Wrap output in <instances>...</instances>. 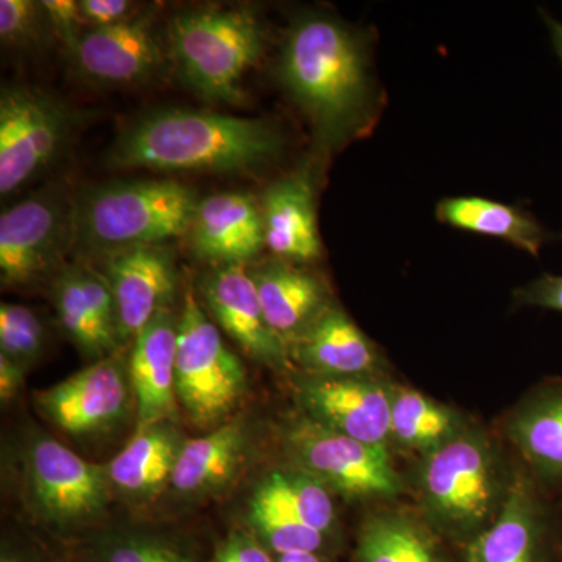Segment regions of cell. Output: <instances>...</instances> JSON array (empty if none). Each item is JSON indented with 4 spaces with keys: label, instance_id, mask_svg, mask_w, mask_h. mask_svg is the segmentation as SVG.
I'll return each instance as SVG.
<instances>
[{
    "label": "cell",
    "instance_id": "1",
    "mask_svg": "<svg viewBox=\"0 0 562 562\" xmlns=\"http://www.w3.org/2000/svg\"><path fill=\"white\" fill-rule=\"evenodd\" d=\"M279 76L312 121L321 147L335 149L371 122L375 94L368 44L342 21L312 11L295 18Z\"/></svg>",
    "mask_w": 562,
    "mask_h": 562
},
{
    "label": "cell",
    "instance_id": "2",
    "mask_svg": "<svg viewBox=\"0 0 562 562\" xmlns=\"http://www.w3.org/2000/svg\"><path fill=\"white\" fill-rule=\"evenodd\" d=\"M280 132L265 120L211 111L155 110L132 121L109 151L111 166L162 172H258L279 158Z\"/></svg>",
    "mask_w": 562,
    "mask_h": 562
},
{
    "label": "cell",
    "instance_id": "3",
    "mask_svg": "<svg viewBox=\"0 0 562 562\" xmlns=\"http://www.w3.org/2000/svg\"><path fill=\"white\" fill-rule=\"evenodd\" d=\"M516 469L480 425L417 462L414 495L422 519L439 536L469 543L508 501Z\"/></svg>",
    "mask_w": 562,
    "mask_h": 562
},
{
    "label": "cell",
    "instance_id": "4",
    "mask_svg": "<svg viewBox=\"0 0 562 562\" xmlns=\"http://www.w3.org/2000/svg\"><path fill=\"white\" fill-rule=\"evenodd\" d=\"M198 194L172 180L102 184L76 203L77 243L110 254L138 246H162L190 233Z\"/></svg>",
    "mask_w": 562,
    "mask_h": 562
},
{
    "label": "cell",
    "instance_id": "5",
    "mask_svg": "<svg viewBox=\"0 0 562 562\" xmlns=\"http://www.w3.org/2000/svg\"><path fill=\"white\" fill-rule=\"evenodd\" d=\"M168 35L173 65L192 91L205 101H243V77L265 54V29L254 11H184L172 18Z\"/></svg>",
    "mask_w": 562,
    "mask_h": 562
},
{
    "label": "cell",
    "instance_id": "6",
    "mask_svg": "<svg viewBox=\"0 0 562 562\" xmlns=\"http://www.w3.org/2000/svg\"><path fill=\"white\" fill-rule=\"evenodd\" d=\"M246 368L222 339L191 290L184 294L177 342L176 394L195 427L217 428L241 402Z\"/></svg>",
    "mask_w": 562,
    "mask_h": 562
},
{
    "label": "cell",
    "instance_id": "7",
    "mask_svg": "<svg viewBox=\"0 0 562 562\" xmlns=\"http://www.w3.org/2000/svg\"><path fill=\"white\" fill-rule=\"evenodd\" d=\"M286 432L292 464L312 473L333 494L351 501H392L402 494L391 449L339 435L305 416Z\"/></svg>",
    "mask_w": 562,
    "mask_h": 562
},
{
    "label": "cell",
    "instance_id": "8",
    "mask_svg": "<svg viewBox=\"0 0 562 562\" xmlns=\"http://www.w3.org/2000/svg\"><path fill=\"white\" fill-rule=\"evenodd\" d=\"M74 116L49 92L9 85L0 92V194L20 190L60 154Z\"/></svg>",
    "mask_w": 562,
    "mask_h": 562
},
{
    "label": "cell",
    "instance_id": "9",
    "mask_svg": "<svg viewBox=\"0 0 562 562\" xmlns=\"http://www.w3.org/2000/svg\"><path fill=\"white\" fill-rule=\"evenodd\" d=\"M29 498L43 522L80 527L109 506L113 483L109 465L92 464L61 442L40 438L25 457Z\"/></svg>",
    "mask_w": 562,
    "mask_h": 562
},
{
    "label": "cell",
    "instance_id": "10",
    "mask_svg": "<svg viewBox=\"0 0 562 562\" xmlns=\"http://www.w3.org/2000/svg\"><path fill=\"white\" fill-rule=\"evenodd\" d=\"M77 241L76 205L61 190L41 191L0 216V276L24 286L58 268Z\"/></svg>",
    "mask_w": 562,
    "mask_h": 562
},
{
    "label": "cell",
    "instance_id": "11",
    "mask_svg": "<svg viewBox=\"0 0 562 562\" xmlns=\"http://www.w3.org/2000/svg\"><path fill=\"white\" fill-rule=\"evenodd\" d=\"M391 387L383 376H303L297 401L306 419L357 441L391 449Z\"/></svg>",
    "mask_w": 562,
    "mask_h": 562
},
{
    "label": "cell",
    "instance_id": "12",
    "mask_svg": "<svg viewBox=\"0 0 562 562\" xmlns=\"http://www.w3.org/2000/svg\"><path fill=\"white\" fill-rule=\"evenodd\" d=\"M128 383V368L121 358H102L55 386L36 392L35 405L47 420L69 435H98L124 419Z\"/></svg>",
    "mask_w": 562,
    "mask_h": 562
},
{
    "label": "cell",
    "instance_id": "13",
    "mask_svg": "<svg viewBox=\"0 0 562 562\" xmlns=\"http://www.w3.org/2000/svg\"><path fill=\"white\" fill-rule=\"evenodd\" d=\"M103 277L116 303L122 341L135 339L176 297V261L169 247L110 251L105 254Z\"/></svg>",
    "mask_w": 562,
    "mask_h": 562
},
{
    "label": "cell",
    "instance_id": "14",
    "mask_svg": "<svg viewBox=\"0 0 562 562\" xmlns=\"http://www.w3.org/2000/svg\"><path fill=\"white\" fill-rule=\"evenodd\" d=\"M69 55L81 79L95 87H132L149 81L168 57L144 16L81 33Z\"/></svg>",
    "mask_w": 562,
    "mask_h": 562
},
{
    "label": "cell",
    "instance_id": "15",
    "mask_svg": "<svg viewBox=\"0 0 562 562\" xmlns=\"http://www.w3.org/2000/svg\"><path fill=\"white\" fill-rule=\"evenodd\" d=\"M203 295L222 330L244 353L277 371L290 368V346L272 330L246 266H221L203 283Z\"/></svg>",
    "mask_w": 562,
    "mask_h": 562
},
{
    "label": "cell",
    "instance_id": "16",
    "mask_svg": "<svg viewBox=\"0 0 562 562\" xmlns=\"http://www.w3.org/2000/svg\"><path fill=\"white\" fill-rule=\"evenodd\" d=\"M542 487L516 469L508 501L483 532L465 543L464 562H546L549 509Z\"/></svg>",
    "mask_w": 562,
    "mask_h": 562
},
{
    "label": "cell",
    "instance_id": "17",
    "mask_svg": "<svg viewBox=\"0 0 562 562\" xmlns=\"http://www.w3.org/2000/svg\"><path fill=\"white\" fill-rule=\"evenodd\" d=\"M524 469L541 487H562V379L536 384L502 422Z\"/></svg>",
    "mask_w": 562,
    "mask_h": 562
},
{
    "label": "cell",
    "instance_id": "18",
    "mask_svg": "<svg viewBox=\"0 0 562 562\" xmlns=\"http://www.w3.org/2000/svg\"><path fill=\"white\" fill-rule=\"evenodd\" d=\"M179 321L166 310L133 339L128 376L138 412V431L161 422H176Z\"/></svg>",
    "mask_w": 562,
    "mask_h": 562
},
{
    "label": "cell",
    "instance_id": "19",
    "mask_svg": "<svg viewBox=\"0 0 562 562\" xmlns=\"http://www.w3.org/2000/svg\"><path fill=\"white\" fill-rule=\"evenodd\" d=\"M192 249L221 266H246L266 247L260 203L244 192L202 199L190 228Z\"/></svg>",
    "mask_w": 562,
    "mask_h": 562
},
{
    "label": "cell",
    "instance_id": "20",
    "mask_svg": "<svg viewBox=\"0 0 562 562\" xmlns=\"http://www.w3.org/2000/svg\"><path fill=\"white\" fill-rule=\"evenodd\" d=\"M290 350L291 358L302 366L306 375L383 376L384 360L375 344L333 303L297 341L291 344Z\"/></svg>",
    "mask_w": 562,
    "mask_h": 562
},
{
    "label": "cell",
    "instance_id": "21",
    "mask_svg": "<svg viewBox=\"0 0 562 562\" xmlns=\"http://www.w3.org/2000/svg\"><path fill=\"white\" fill-rule=\"evenodd\" d=\"M54 295L63 328L81 353L106 358L116 349L121 339L116 303L103 273L77 266L63 269Z\"/></svg>",
    "mask_w": 562,
    "mask_h": 562
},
{
    "label": "cell",
    "instance_id": "22",
    "mask_svg": "<svg viewBox=\"0 0 562 562\" xmlns=\"http://www.w3.org/2000/svg\"><path fill=\"white\" fill-rule=\"evenodd\" d=\"M247 271L257 286L266 319L290 347L333 303L324 280L294 262L276 258Z\"/></svg>",
    "mask_w": 562,
    "mask_h": 562
},
{
    "label": "cell",
    "instance_id": "23",
    "mask_svg": "<svg viewBox=\"0 0 562 562\" xmlns=\"http://www.w3.org/2000/svg\"><path fill=\"white\" fill-rule=\"evenodd\" d=\"M260 206L266 247L279 260L294 265L319 260L322 243L308 172L292 173L272 183Z\"/></svg>",
    "mask_w": 562,
    "mask_h": 562
},
{
    "label": "cell",
    "instance_id": "24",
    "mask_svg": "<svg viewBox=\"0 0 562 562\" xmlns=\"http://www.w3.org/2000/svg\"><path fill=\"white\" fill-rule=\"evenodd\" d=\"M249 435L241 422H225L181 449L171 487L180 497L203 498L224 491L241 471Z\"/></svg>",
    "mask_w": 562,
    "mask_h": 562
},
{
    "label": "cell",
    "instance_id": "25",
    "mask_svg": "<svg viewBox=\"0 0 562 562\" xmlns=\"http://www.w3.org/2000/svg\"><path fill=\"white\" fill-rule=\"evenodd\" d=\"M184 442L187 439L173 422H161L139 430L109 464L113 490L133 503L155 501L171 486Z\"/></svg>",
    "mask_w": 562,
    "mask_h": 562
},
{
    "label": "cell",
    "instance_id": "26",
    "mask_svg": "<svg viewBox=\"0 0 562 562\" xmlns=\"http://www.w3.org/2000/svg\"><path fill=\"white\" fill-rule=\"evenodd\" d=\"M472 422L453 406L424 392L392 383L391 446L416 454L419 460L439 452L472 427Z\"/></svg>",
    "mask_w": 562,
    "mask_h": 562
},
{
    "label": "cell",
    "instance_id": "27",
    "mask_svg": "<svg viewBox=\"0 0 562 562\" xmlns=\"http://www.w3.org/2000/svg\"><path fill=\"white\" fill-rule=\"evenodd\" d=\"M436 216L450 227L503 239L536 258L546 244L562 238L547 231L527 211L475 195L443 199L436 210Z\"/></svg>",
    "mask_w": 562,
    "mask_h": 562
},
{
    "label": "cell",
    "instance_id": "28",
    "mask_svg": "<svg viewBox=\"0 0 562 562\" xmlns=\"http://www.w3.org/2000/svg\"><path fill=\"white\" fill-rule=\"evenodd\" d=\"M357 562H449L439 535L420 514L382 512L362 525Z\"/></svg>",
    "mask_w": 562,
    "mask_h": 562
},
{
    "label": "cell",
    "instance_id": "29",
    "mask_svg": "<svg viewBox=\"0 0 562 562\" xmlns=\"http://www.w3.org/2000/svg\"><path fill=\"white\" fill-rule=\"evenodd\" d=\"M250 501L286 514L327 538L338 525L333 492L312 473L294 464L269 472L255 487Z\"/></svg>",
    "mask_w": 562,
    "mask_h": 562
},
{
    "label": "cell",
    "instance_id": "30",
    "mask_svg": "<svg viewBox=\"0 0 562 562\" xmlns=\"http://www.w3.org/2000/svg\"><path fill=\"white\" fill-rule=\"evenodd\" d=\"M247 524L249 531L277 557L292 552L321 553L328 539L308 525L255 501L249 502Z\"/></svg>",
    "mask_w": 562,
    "mask_h": 562
},
{
    "label": "cell",
    "instance_id": "31",
    "mask_svg": "<svg viewBox=\"0 0 562 562\" xmlns=\"http://www.w3.org/2000/svg\"><path fill=\"white\" fill-rule=\"evenodd\" d=\"M44 347V327L31 308L18 303L0 306V349L18 364L27 366Z\"/></svg>",
    "mask_w": 562,
    "mask_h": 562
},
{
    "label": "cell",
    "instance_id": "32",
    "mask_svg": "<svg viewBox=\"0 0 562 562\" xmlns=\"http://www.w3.org/2000/svg\"><path fill=\"white\" fill-rule=\"evenodd\" d=\"M94 562H195L187 550L161 536L127 532L106 539Z\"/></svg>",
    "mask_w": 562,
    "mask_h": 562
},
{
    "label": "cell",
    "instance_id": "33",
    "mask_svg": "<svg viewBox=\"0 0 562 562\" xmlns=\"http://www.w3.org/2000/svg\"><path fill=\"white\" fill-rule=\"evenodd\" d=\"M41 20H46L41 2L2 0L0 2V38L9 46H27L40 35Z\"/></svg>",
    "mask_w": 562,
    "mask_h": 562
},
{
    "label": "cell",
    "instance_id": "34",
    "mask_svg": "<svg viewBox=\"0 0 562 562\" xmlns=\"http://www.w3.org/2000/svg\"><path fill=\"white\" fill-rule=\"evenodd\" d=\"M43 5L46 20L57 33L58 38L68 47L69 54L76 49L81 36V20L79 2L76 0H44Z\"/></svg>",
    "mask_w": 562,
    "mask_h": 562
},
{
    "label": "cell",
    "instance_id": "35",
    "mask_svg": "<svg viewBox=\"0 0 562 562\" xmlns=\"http://www.w3.org/2000/svg\"><path fill=\"white\" fill-rule=\"evenodd\" d=\"M513 297L517 306L562 313V276L542 273L538 279L514 291Z\"/></svg>",
    "mask_w": 562,
    "mask_h": 562
},
{
    "label": "cell",
    "instance_id": "36",
    "mask_svg": "<svg viewBox=\"0 0 562 562\" xmlns=\"http://www.w3.org/2000/svg\"><path fill=\"white\" fill-rule=\"evenodd\" d=\"M210 562H276V558L254 532L233 531Z\"/></svg>",
    "mask_w": 562,
    "mask_h": 562
},
{
    "label": "cell",
    "instance_id": "37",
    "mask_svg": "<svg viewBox=\"0 0 562 562\" xmlns=\"http://www.w3.org/2000/svg\"><path fill=\"white\" fill-rule=\"evenodd\" d=\"M83 24L91 29L110 27L133 20L135 3L128 0H81L79 2Z\"/></svg>",
    "mask_w": 562,
    "mask_h": 562
},
{
    "label": "cell",
    "instance_id": "38",
    "mask_svg": "<svg viewBox=\"0 0 562 562\" xmlns=\"http://www.w3.org/2000/svg\"><path fill=\"white\" fill-rule=\"evenodd\" d=\"M24 366L0 353V401L3 405L16 397L18 391L24 383Z\"/></svg>",
    "mask_w": 562,
    "mask_h": 562
},
{
    "label": "cell",
    "instance_id": "39",
    "mask_svg": "<svg viewBox=\"0 0 562 562\" xmlns=\"http://www.w3.org/2000/svg\"><path fill=\"white\" fill-rule=\"evenodd\" d=\"M542 16L547 27H549L550 36H552L553 49L562 63V22L553 20L547 13H543Z\"/></svg>",
    "mask_w": 562,
    "mask_h": 562
},
{
    "label": "cell",
    "instance_id": "40",
    "mask_svg": "<svg viewBox=\"0 0 562 562\" xmlns=\"http://www.w3.org/2000/svg\"><path fill=\"white\" fill-rule=\"evenodd\" d=\"M276 562H327L321 553L314 552H292L279 554Z\"/></svg>",
    "mask_w": 562,
    "mask_h": 562
},
{
    "label": "cell",
    "instance_id": "41",
    "mask_svg": "<svg viewBox=\"0 0 562 562\" xmlns=\"http://www.w3.org/2000/svg\"><path fill=\"white\" fill-rule=\"evenodd\" d=\"M0 562H31L24 554L20 552H14V550L7 549L3 547L2 554H0Z\"/></svg>",
    "mask_w": 562,
    "mask_h": 562
}]
</instances>
